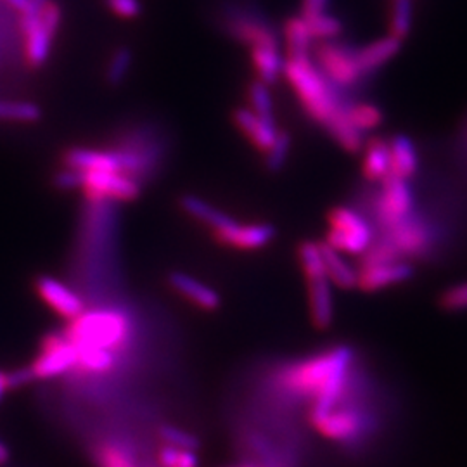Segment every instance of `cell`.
<instances>
[{"label":"cell","mask_w":467,"mask_h":467,"mask_svg":"<svg viewBox=\"0 0 467 467\" xmlns=\"http://www.w3.org/2000/svg\"><path fill=\"white\" fill-rule=\"evenodd\" d=\"M284 77L308 116L322 127H328L348 106L339 97V88L322 75L312 57H288Z\"/></svg>","instance_id":"cell-1"},{"label":"cell","mask_w":467,"mask_h":467,"mask_svg":"<svg viewBox=\"0 0 467 467\" xmlns=\"http://www.w3.org/2000/svg\"><path fill=\"white\" fill-rule=\"evenodd\" d=\"M352 360L354 350L350 346L332 348L326 354H321L296 365L284 378V383L296 393L317 396L332 381L348 376Z\"/></svg>","instance_id":"cell-2"},{"label":"cell","mask_w":467,"mask_h":467,"mask_svg":"<svg viewBox=\"0 0 467 467\" xmlns=\"http://www.w3.org/2000/svg\"><path fill=\"white\" fill-rule=\"evenodd\" d=\"M70 322L66 339L77 348L94 346L111 350L123 343L129 332L127 319L116 312H83Z\"/></svg>","instance_id":"cell-3"},{"label":"cell","mask_w":467,"mask_h":467,"mask_svg":"<svg viewBox=\"0 0 467 467\" xmlns=\"http://www.w3.org/2000/svg\"><path fill=\"white\" fill-rule=\"evenodd\" d=\"M328 221L329 232L326 238V245L334 247L336 251L348 254H363L367 247L372 245V230L357 212L338 206L330 210Z\"/></svg>","instance_id":"cell-4"},{"label":"cell","mask_w":467,"mask_h":467,"mask_svg":"<svg viewBox=\"0 0 467 467\" xmlns=\"http://www.w3.org/2000/svg\"><path fill=\"white\" fill-rule=\"evenodd\" d=\"M315 51V64L322 71V75L339 90L354 87L363 79L358 68L357 51L350 49L348 46L326 40L321 42Z\"/></svg>","instance_id":"cell-5"},{"label":"cell","mask_w":467,"mask_h":467,"mask_svg":"<svg viewBox=\"0 0 467 467\" xmlns=\"http://www.w3.org/2000/svg\"><path fill=\"white\" fill-rule=\"evenodd\" d=\"M61 27V7L49 0L38 13L33 25L23 35L25 38V61L29 68H40L47 63L54 37Z\"/></svg>","instance_id":"cell-6"},{"label":"cell","mask_w":467,"mask_h":467,"mask_svg":"<svg viewBox=\"0 0 467 467\" xmlns=\"http://www.w3.org/2000/svg\"><path fill=\"white\" fill-rule=\"evenodd\" d=\"M225 31L249 47H279V33L258 13L234 7L225 13Z\"/></svg>","instance_id":"cell-7"},{"label":"cell","mask_w":467,"mask_h":467,"mask_svg":"<svg viewBox=\"0 0 467 467\" xmlns=\"http://www.w3.org/2000/svg\"><path fill=\"white\" fill-rule=\"evenodd\" d=\"M79 188L96 201H134L140 196L138 180L121 171H79Z\"/></svg>","instance_id":"cell-8"},{"label":"cell","mask_w":467,"mask_h":467,"mask_svg":"<svg viewBox=\"0 0 467 467\" xmlns=\"http://www.w3.org/2000/svg\"><path fill=\"white\" fill-rule=\"evenodd\" d=\"M79 362V350L66 336L47 334L42 339L40 355L29 365L35 379H49L68 372Z\"/></svg>","instance_id":"cell-9"},{"label":"cell","mask_w":467,"mask_h":467,"mask_svg":"<svg viewBox=\"0 0 467 467\" xmlns=\"http://www.w3.org/2000/svg\"><path fill=\"white\" fill-rule=\"evenodd\" d=\"M381 184V194L378 197V217L383 227L388 229L393 223L413 215V194L409 182L395 175H388Z\"/></svg>","instance_id":"cell-10"},{"label":"cell","mask_w":467,"mask_h":467,"mask_svg":"<svg viewBox=\"0 0 467 467\" xmlns=\"http://www.w3.org/2000/svg\"><path fill=\"white\" fill-rule=\"evenodd\" d=\"M404 256H421L433 243L431 227L415 215L393 223L386 229V236Z\"/></svg>","instance_id":"cell-11"},{"label":"cell","mask_w":467,"mask_h":467,"mask_svg":"<svg viewBox=\"0 0 467 467\" xmlns=\"http://www.w3.org/2000/svg\"><path fill=\"white\" fill-rule=\"evenodd\" d=\"M274 225L271 223H254V225H241L234 221L221 229L213 230V238L221 246L234 247V249H260L271 245L274 241Z\"/></svg>","instance_id":"cell-12"},{"label":"cell","mask_w":467,"mask_h":467,"mask_svg":"<svg viewBox=\"0 0 467 467\" xmlns=\"http://www.w3.org/2000/svg\"><path fill=\"white\" fill-rule=\"evenodd\" d=\"M415 269L411 263L398 260L383 265L362 267L358 271L357 288L363 293H378L386 288L413 280Z\"/></svg>","instance_id":"cell-13"},{"label":"cell","mask_w":467,"mask_h":467,"mask_svg":"<svg viewBox=\"0 0 467 467\" xmlns=\"http://www.w3.org/2000/svg\"><path fill=\"white\" fill-rule=\"evenodd\" d=\"M38 296L47 303L55 313L66 321H73L83 313V302L61 280L51 275H40L35 280Z\"/></svg>","instance_id":"cell-14"},{"label":"cell","mask_w":467,"mask_h":467,"mask_svg":"<svg viewBox=\"0 0 467 467\" xmlns=\"http://www.w3.org/2000/svg\"><path fill=\"white\" fill-rule=\"evenodd\" d=\"M315 429L329 440L348 441L363 431V417L354 411H336L312 417Z\"/></svg>","instance_id":"cell-15"},{"label":"cell","mask_w":467,"mask_h":467,"mask_svg":"<svg viewBox=\"0 0 467 467\" xmlns=\"http://www.w3.org/2000/svg\"><path fill=\"white\" fill-rule=\"evenodd\" d=\"M63 165L79 171H121L120 158L114 151L88 147H70L63 154Z\"/></svg>","instance_id":"cell-16"},{"label":"cell","mask_w":467,"mask_h":467,"mask_svg":"<svg viewBox=\"0 0 467 467\" xmlns=\"http://www.w3.org/2000/svg\"><path fill=\"white\" fill-rule=\"evenodd\" d=\"M306 280H308L312 322L317 329H329L334 321V302H332L329 277L328 274L312 275L306 277Z\"/></svg>","instance_id":"cell-17"},{"label":"cell","mask_w":467,"mask_h":467,"mask_svg":"<svg viewBox=\"0 0 467 467\" xmlns=\"http://www.w3.org/2000/svg\"><path fill=\"white\" fill-rule=\"evenodd\" d=\"M234 123L260 153H267L279 134L275 121H267V120L260 118L254 111L249 110V108H239V110L234 111Z\"/></svg>","instance_id":"cell-18"},{"label":"cell","mask_w":467,"mask_h":467,"mask_svg":"<svg viewBox=\"0 0 467 467\" xmlns=\"http://www.w3.org/2000/svg\"><path fill=\"white\" fill-rule=\"evenodd\" d=\"M168 280H170V286L177 293H180L184 298H188L189 302L199 306L201 310L213 312V310L221 308V295L213 288L194 279L193 275L184 274V272H171Z\"/></svg>","instance_id":"cell-19"},{"label":"cell","mask_w":467,"mask_h":467,"mask_svg":"<svg viewBox=\"0 0 467 467\" xmlns=\"http://www.w3.org/2000/svg\"><path fill=\"white\" fill-rule=\"evenodd\" d=\"M402 47V40L388 35L376 42H371L363 49H358L357 61L358 68L363 77L374 73L381 66H385L388 61H391L395 55L398 54Z\"/></svg>","instance_id":"cell-20"},{"label":"cell","mask_w":467,"mask_h":467,"mask_svg":"<svg viewBox=\"0 0 467 467\" xmlns=\"http://www.w3.org/2000/svg\"><path fill=\"white\" fill-rule=\"evenodd\" d=\"M362 173L371 182H383L388 175H391L389 140L372 138L365 146Z\"/></svg>","instance_id":"cell-21"},{"label":"cell","mask_w":467,"mask_h":467,"mask_svg":"<svg viewBox=\"0 0 467 467\" xmlns=\"http://www.w3.org/2000/svg\"><path fill=\"white\" fill-rule=\"evenodd\" d=\"M391 151V175L409 180L419 170V153L407 136H396L389 140Z\"/></svg>","instance_id":"cell-22"},{"label":"cell","mask_w":467,"mask_h":467,"mask_svg":"<svg viewBox=\"0 0 467 467\" xmlns=\"http://www.w3.org/2000/svg\"><path fill=\"white\" fill-rule=\"evenodd\" d=\"M321 254L324 260V267H326V274L329 277L330 284L338 286L339 289H355L357 288L358 272L345 262V258L339 254V251H336L334 247H330L326 243H321Z\"/></svg>","instance_id":"cell-23"},{"label":"cell","mask_w":467,"mask_h":467,"mask_svg":"<svg viewBox=\"0 0 467 467\" xmlns=\"http://www.w3.org/2000/svg\"><path fill=\"white\" fill-rule=\"evenodd\" d=\"M251 63L256 70L258 80L269 87L284 77L286 59L279 53V47H251Z\"/></svg>","instance_id":"cell-24"},{"label":"cell","mask_w":467,"mask_h":467,"mask_svg":"<svg viewBox=\"0 0 467 467\" xmlns=\"http://www.w3.org/2000/svg\"><path fill=\"white\" fill-rule=\"evenodd\" d=\"M180 206H182V210L188 215H191L196 221H203V223L213 227V230L221 229V227H225V225L234 221L232 217H229L227 213H223L219 208L212 206L210 203H206L204 199L193 196V194H184L180 197Z\"/></svg>","instance_id":"cell-25"},{"label":"cell","mask_w":467,"mask_h":467,"mask_svg":"<svg viewBox=\"0 0 467 467\" xmlns=\"http://www.w3.org/2000/svg\"><path fill=\"white\" fill-rule=\"evenodd\" d=\"M284 38L289 51V57H312L313 37L308 29L306 20L302 16H293L284 25Z\"/></svg>","instance_id":"cell-26"},{"label":"cell","mask_w":467,"mask_h":467,"mask_svg":"<svg viewBox=\"0 0 467 467\" xmlns=\"http://www.w3.org/2000/svg\"><path fill=\"white\" fill-rule=\"evenodd\" d=\"M346 116L358 132H371L383 123V111L371 103H355L346 106Z\"/></svg>","instance_id":"cell-27"},{"label":"cell","mask_w":467,"mask_h":467,"mask_svg":"<svg viewBox=\"0 0 467 467\" xmlns=\"http://www.w3.org/2000/svg\"><path fill=\"white\" fill-rule=\"evenodd\" d=\"M40 118H42V108L35 103L0 99V121L35 123Z\"/></svg>","instance_id":"cell-28"},{"label":"cell","mask_w":467,"mask_h":467,"mask_svg":"<svg viewBox=\"0 0 467 467\" xmlns=\"http://www.w3.org/2000/svg\"><path fill=\"white\" fill-rule=\"evenodd\" d=\"M413 9L411 0H395L389 16V35L404 40L413 29Z\"/></svg>","instance_id":"cell-29"},{"label":"cell","mask_w":467,"mask_h":467,"mask_svg":"<svg viewBox=\"0 0 467 467\" xmlns=\"http://www.w3.org/2000/svg\"><path fill=\"white\" fill-rule=\"evenodd\" d=\"M247 97H249V110L254 111L260 118L267 121H275L274 101L269 85L260 80L251 83L247 87Z\"/></svg>","instance_id":"cell-30"},{"label":"cell","mask_w":467,"mask_h":467,"mask_svg":"<svg viewBox=\"0 0 467 467\" xmlns=\"http://www.w3.org/2000/svg\"><path fill=\"white\" fill-rule=\"evenodd\" d=\"M134 63V54L130 51V47H118L113 55H111L110 63L106 66V82L116 87L127 79V75L130 73Z\"/></svg>","instance_id":"cell-31"},{"label":"cell","mask_w":467,"mask_h":467,"mask_svg":"<svg viewBox=\"0 0 467 467\" xmlns=\"http://www.w3.org/2000/svg\"><path fill=\"white\" fill-rule=\"evenodd\" d=\"M398 260H402L400 251L388 238H383L381 241L367 247V251L362 256V267L383 265V263H391V262H398Z\"/></svg>","instance_id":"cell-32"},{"label":"cell","mask_w":467,"mask_h":467,"mask_svg":"<svg viewBox=\"0 0 467 467\" xmlns=\"http://www.w3.org/2000/svg\"><path fill=\"white\" fill-rule=\"evenodd\" d=\"M291 146H293V138L288 132H279L277 134L274 144L265 153V168L271 173H279L284 168L288 158H289Z\"/></svg>","instance_id":"cell-33"},{"label":"cell","mask_w":467,"mask_h":467,"mask_svg":"<svg viewBox=\"0 0 467 467\" xmlns=\"http://www.w3.org/2000/svg\"><path fill=\"white\" fill-rule=\"evenodd\" d=\"M79 350V365H82L83 369L94 371V372H103V371H110L113 367L114 357L111 354V350L106 348H94V346H85V348H77Z\"/></svg>","instance_id":"cell-34"},{"label":"cell","mask_w":467,"mask_h":467,"mask_svg":"<svg viewBox=\"0 0 467 467\" xmlns=\"http://www.w3.org/2000/svg\"><path fill=\"white\" fill-rule=\"evenodd\" d=\"M306 25H308L313 40H321V42L336 40V37L343 31L341 21L329 14H321V16L310 18V20H306Z\"/></svg>","instance_id":"cell-35"},{"label":"cell","mask_w":467,"mask_h":467,"mask_svg":"<svg viewBox=\"0 0 467 467\" xmlns=\"http://www.w3.org/2000/svg\"><path fill=\"white\" fill-rule=\"evenodd\" d=\"M158 461H160L162 467H199L196 450L177 448V446H171V445H165L160 450Z\"/></svg>","instance_id":"cell-36"},{"label":"cell","mask_w":467,"mask_h":467,"mask_svg":"<svg viewBox=\"0 0 467 467\" xmlns=\"http://www.w3.org/2000/svg\"><path fill=\"white\" fill-rule=\"evenodd\" d=\"M99 467H138L132 455L116 445H104L97 454Z\"/></svg>","instance_id":"cell-37"},{"label":"cell","mask_w":467,"mask_h":467,"mask_svg":"<svg viewBox=\"0 0 467 467\" xmlns=\"http://www.w3.org/2000/svg\"><path fill=\"white\" fill-rule=\"evenodd\" d=\"M160 437H162V440L165 441L166 445H171V446H177V448L196 450L199 446V440L194 435L180 429V428H175V426H162Z\"/></svg>","instance_id":"cell-38"},{"label":"cell","mask_w":467,"mask_h":467,"mask_svg":"<svg viewBox=\"0 0 467 467\" xmlns=\"http://www.w3.org/2000/svg\"><path fill=\"white\" fill-rule=\"evenodd\" d=\"M440 306L446 312H464L467 310V282L457 284L446 289L440 298Z\"/></svg>","instance_id":"cell-39"},{"label":"cell","mask_w":467,"mask_h":467,"mask_svg":"<svg viewBox=\"0 0 467 467\" xmlns=\"http://www.w3.org/2000/svg\"><path fill=\"white\" fill-rule=\"evenodd\" d=\"M111 11L125 20H134L140 14V2L138 0H106Z\"/></svg>","instance_id":"cell-40"},{"label":"cell","mask_w":467,"mask_h":467,"mask_svg":"<svg viewBox=\"0 0 467 467\" xmlns=\"http://www.w3.org/2000/svg\"><path fill=\"white\" fill-rule=\"evenodd\" d=\"M33 379H35V376H33L29 367H21V369H16L13 372H7V386H9V389L23 388V386L29 385Z\"/></svg>","instance_id":"cell-41"},{"label":"cell","mask_w":467,"mask_h":467,"mask_svg":"<svg viewBox=\"0 0 467 467\" xmlns=\"http://www.w3.org/2000/svg\"><path fill=\"white\" fill-rule=\"evenodd\" d=\"M329 0H302V18L310 20L321 14H326Z\"/></svg>","instance_id":"cell-42"},{"label":"cell","mask_w":467,"mask_h":467,"mask_svg":"<svg viewBox=\"0 0 467 467\" xmlns=\"http://www.w3.org/2000/svg\"><path fill=\"white\" fill-rule=\"evenodd\" d=\"M11 9H14L16 13H25L29 5V0H4Z\"/></svg>","instance_id":"cell-43"},{"label":"cell","mask_w":467,"mask_h":467,"mask_svg":"<svg viewBox=\"0 0 467 467\" xmlns=\"http://www.w3.org/2000/svg\"><path fill=\"white\" fill-rule=\"evenodd\" d=\"M11 461V452L7 448V445L0 440V466H5Z\"/></svg>","instance_id":"cell-44"},{"label":"cell","mask_w":467,"mask_h":467,"mask_svg":"<svg viewBox=\"0 0 467 467\" xmlns=\"http://www.w3.org/2000/svg\"><path fill=\"white\" fill-rule=\"evenodd\" d=\"M7 389H9V386H7V372L0 371V400H2V396L5 395Z\"/></svg>","instance_id":"cell-45"},{"label":"cell","mask_w":467,"mask_h":467,"mask_svg":"<svg viewBox=\"0 0 467 467\" xmlns=\"http://www.w3.org/2000/svg\"><path fill=\"white\" fill-rule=\"evenodd\" d=\"M232 467H260V466H256V464H241V466H232Z\"/></svg>","instance_id":"cell-46"},{"label":"cell","mask_w":467,"mask_h":467,"mask_svg":"<svg viewBox=\"0 0 467 467\" xmlns=\"http://www.w3.org/2000/svg\"><path fill=\"white\" fill-rule=\"evenodd\" d=\"M271 467H280L279 464H271Z\"/></svg>","instance_id":"cell-47"}]
</instances>
